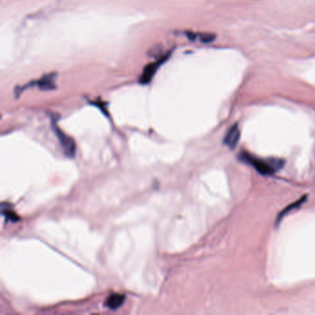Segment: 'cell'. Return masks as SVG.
I'll use <instances>...</instances> for the list:
<instances>
[{
    "label": "cell",
    "instance_id": "7",
    "mask_svg": "<svg viewBox=\"0 0 315 315\" xmlns=\"http://www.w3.org/2000/svg\"><path fill=\"white\" fill-rule=\"evenodd\" d=\"M2 214H3L4 216H6L7 219L11 220V221H13V222H14V221H17V220L19 219V218L17 217V216H16V214H14V213L11 211V210H8V209L5 210L4 208H2Z\"/></svg>",
    "mask_w": 315,
    "mask_h": 315
},
{
    "label": "cell",
    "instance_id": "6",
    "mask_svg": "<svg viewBox=\"0 0 315 315\" xmlns=\"http://www.w3.org/2000/svg\"><path fill=\"white\" fill-rule=\"evenodd\" d=\"M124 295H110L109 298H108V300H107V303H106V305L109 307V309H111V310H117V309H119L121 305L124 303Z\"/></svg>",
    "mask_w": 315,
    "mask_h": 315
},
{
    "label": "cell",
    "instance_id": "5",
    "mask_svg": "<svg viewBox=\"0 0 315 315\" xmlns=\"http://www.w3.org/2000/svg\"><path fill=\"white\" fill-rule=\"evenodd\" d=\"M239 136H240V132H239L238 126L237 124L234 125L227 131V135L225 136L224 143H225V145H227V146L233 149V148L236 147V145L238 144Z\"/></svg>",
    "mask_w": 315,
    "mask_h": 315
},
{
    "label": "cell",
    "instance_id": "4",
    "mask_svg": "<svg viewBox=\"0 0 315 315\" xmlns=\"http://www.w3.org/2000/svg\"><path fill=\"white\" fill-rule=\"evenodd\" d=\"M54 129H55V132H56L57 138L60 142V145L62 146L65 154L69 157H73L75 155V152H76L75 143L73 142L72 138H69L68 136L62 132L61 129L57 128V126H54Z\"/></svg>",
    "mask_w": 315,
    "mask_h": 315
},
{
    "label": "cell",
    "instance_id": "2",
    "mask_svg": "<svg viewBox=\"0 0 315 315\" xmlns=\"http://www.w3.org/2000/svg\"><path fill=\"white\" fill-rule=\"evenodd\" d=\"M56 77H57L56 73L46 74V75H44L43 77L40 78L37 81L31 82V83H28L27 85L23 86V87H21L20 89H16V92L21 93L26 88L31 87V86H37L38 88L41 89L43 91H51V90H54V89L56 88Z\"/></svg>",
    "mask_w": 315,
    "mask_h": 315
},
{
    "label": "cell",
    "instance_id": "1",
    "mask_svg": "<svg viewBox=\"0 0 315 315\" xmlns=\"http://www.w3.org/2000/svg\"><path fill=\"white\" fill-rule=\"evenodd\" d=\"M240 158L247 164L253 165L259 173L263 175H272L284 165V162L281 159H262L248 153L242 154Z\"/></svg>",
    "mask_w": 315,
    "mask_h": 315
},
{
    "label": "cell",
    "instance_id": "3",
    "mask_svg": "<svg viewBox=\"0 0 315 315\" xmlns=\"http://www.w3.org/2000/svg\"><path fill=\"white\" fill-rule=\"evenodd\" d=\"M171 53L168 52L167 54H165V56H163L158 60L146 65L145 68H144V71H143L141 77H139V83H142V84H148V83H150L151 81L153 80V78L155 76V73L158 71L159 67L163 63L165 62L168 59V57H169Z\"/></svg>",
    "mask_w": 315,
    "mask_h": 315
}]
</instances>
